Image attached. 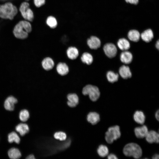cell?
I'll list each match as a JSON object with an SVG mask.
<instances>
[{
	"mask_svg": "<svg viewBox=\"0 0 159 159\" xmlns=\"http://www.w3.org/2000/svg\"><path fill=\"white\" fill-rule=\"evenodd\" d=\"M32 30L31 24L28 21H21L14 26L13 30L14 36L17 39H23L26 38Z\"/></svg>",
	"mask_w": 159,
	"mask_h": 159,
	"instance_id": "cell-1",
	"label": "cell"
},
{
	"mask_svg": "<svg viewBox=\"0 0 159 159\" xmlns=\"http://www.w3.org/2000/svg\"><path fill=\"white\" fill-rule=\"evenodd\" d=\"M17 13V8L11 2L0 5V17L1 18L12 20Z\"/></svg>",
	"mask_w": 159,
	"mask_h": 159,
	"instance_id": "cell-2",
	"label": "cell"
},
{
	"mask_svg": "<svg viewBox=\"0 0 159 159\" xmlns=\"http://www.w3.org/2000/svg\"><path fill=\"white\" fill-rule=\"evenodd\" d=\"M123 152L127 157H132L135 158H140L142 155V150L140 147L137 144L131 143L127 144L124 147Z\"/></svg>",
	"mask_w": 159,
	"mask_h": 159,
	"instance_id": "cell-3",
	"label": "cell"
},
{
	"mask_svg": "<svg viewBox=\"0 0 159 159\" xmlns=\"http://www.w3.org/2000/svg\"><path fill=\"white\" fill-rule=\"evenodd\" d=\"M82 93L84 96H88L93 102L96 101L100 96V92L98 87L91 84H87L82 88Z\"/></svg>",
	"mask_w": 159,
	"mask_h": 159,
	"instance_id": "cell-4",
	"label": "cell"
},
{
	"mask_svg": "<svg viewBox=\"0 0 159 159\" xmlns=\"http://www.w3.org/2000/svg\"><path fill=\"white\" fill-rule=\"evenodd\" d=\"M120 128L117 125L109 127L105 133V139L109 144L112 143L113 141L120 138L121 136Z\"/></svg>",
	"mask_w": 159,
	"mask_h": 159,
	"instance_id": "cell-5",
	"label": "cell"
},
{
	"mask_svg": "<svg viewBox=\"0 0 159 159\" xmlns=\"http://www.w3.org/2000/svg\"><path fill=\"white\" fill-rule=\"evenodd\" d=\"M29 7L28 3L24 2L21 4L19 10L23 17L25 20L29 21H32L34 18V15Z\"/></svg>",
	"mask_w": 159,
	"mask_h": 159,
	"instance_id": "cell-6",
	"label": "cell"
},
{
	"mask_svg": "<svg viewBox=\"0 0 159 159\" xmlns=\"http://www.w3.org/2000/svg\"><path fill=\"white\" fill-rule=\"evenodd\" d=\"M18 102L17 99L12 95L7 97L5 99L4 103V109L9 111H13L15 105Z\"/></svg>",
	"mask_w": 159,
	"mask_h": 159,
	"instance_id": "cell-7",
	"label": "cell"
},
{
	"mask_svg": "<svg viewBox=\"0 0 159 159\" xmlns=\"http://www.w3.org/2000/svg\"><path fill=\"white\" fill-rule=\"evenodd\" d=\"M103 51L106 55L109 58H112L115 56L117 53V49L113 44L107 43L103 47Z\"/></svg>",
	"mask_w": 159,
	"mask_h": 159,
	"instance_id": "cell-8",
	"label": "cell"
},
{
	"mask_svg": "<svg viewBox=\"0 0 159 159\" xmlns=\"http://www.w3.org/2000/svg\"><path fill=\"white\" fill-rule=\"evenodd\" d=\"M87 44L91 50H96L100 47L101 42L100 39L95 36H92L87 40Z\"/></svg>",
	"mask_w": 159,
	"mask_h": 159,
	"instance_id": "cell-9",
	"label": "cell"
},
{
	"mask_svg": "<svg viewBox=\"0 0 159 159\" xmlns=\"http://www.w3.org/2000/svg\"><path fill=\"white\" fill-rule=\"evenodd\" d=\"M15 131L20 137H22L29 133L30 129L28 125L26 122H21L15 127Z\"/></svg>",
	"mask_w": 159,
	"mask_h": 159,
	"instance_id": "cell-10",
	"label": "cell"
},
{
	"mask_svg": "<svg viewBox=\"0 0 159 159\" xmlns=\"http://www.w3.org/2000/svg\"><path fill=\"white\" fill-rule=\"evenodd\" d=\"M55 66L57 73L60 76H65L69 72V66L64 62H59Z\"/></svg>",
	"mask_w": 159,
	"mask_h": 159,
	"instance_id": "cell-11",
	"label": "cell"
},
{
	"mask_svg": "<svg viewBox=\"0 0 159 159\" xmlns=\"http://www.w3.org/2000/svg\"><path fill=\"white\" fill-rule=\"evenodd\" d=\"M67 98L68 100L67 103L69 106L75 107L79 103V98L78 95L75 93H70L67 94Z\"/></svg>",
	"mask_w": 159,
	"mask_h": 159,
	"instance_id": "cell-12",
	"label": "cell"
},
{
	"mask_svg": "<svg viewBox=\"0 0 159 159\" xmlns=\"http://www.w3.org/2000/svg\"><path fill=\"white\" fill-rule=\"evenodd\" d=\"M41 66L45 70L48 71L52 69L55 66L54 62L51 57H44L42 61Z\"/></svg>",
	"mask_w": 159,
	"mask_h": 159,
	"instance_id": "cell-13",
	"label": "cell"
},
{
	"mask_svg": "<svg viewBox=\"0 0 159 159\" xmlns=\"http://www.w3.org/2000/svg\"><path fill=\"white\" fill-rule=\"evenodd\" d=\"M67 58L71 60H74L77 58L79 55L78 49L75 47L71 46L68 47L66 51Z\"/></svg>",
	"mask_w": 159,
	"mask_h": 159,
	"instance_id": "cell-14",
	"label": "cell"
},
{
	"mask_svg": "<svg viewBox=\"0 0 159 159\" xmlns=\"http://www.w3.org/2000/svg\"><path fill=\"white\" fill-rule=\"evenodd\" d=\"M145 138L147 141L150 143H159V134L155 131H148Z\"/></svg>",
	"mask_w": 159,
	"mask_h": 159,
	"instance_id": "cell-15",
	"label": "cell"
},
{
	"mask_svg": "<svg viewBox=\"0 0 159 159\" xmlns=\"http://www.w3.org/2000/svg\"><path fill=\"white\" fill-rule=\"evenodd\" d=\"M148 132L147 127L145 125L137 127L134 129V132L136 137L139 138H145Z\"/></svg>",
	"mask_w": 159,
	"mask_h": 159,
	"instance_id": "cell-16",
	"label": "cell"
},
{
	"mask_svg": "<svg viewBox=\"0 0 159 159\" xmlns=\"http://www.w3.org/2000/svg\"><path fill=\"white\" fill-rule=\"evenodd\" d=\"M7 155L9 158L19 159L21 158V153L19 149L16 147L10 148L7 151Z\"/></svg>",
	"mask_w": 159,
	"mask_h": 159,
	"instance_id": "cell-17",
	"label": "cell"
},
{
	"mask_svg": "<svg viewBox=\"0 0 159 159\" xmlns=\"http://www.w3.org/2000/svg\"><path fill=\"white\" fill-rule=\"evenodd\" d=\"M80 56L81 62L85 64L89 65L93 62V57L90 52H84Z\"/></svg>",
	"mask_w": 159,
	"mask_h": 159,
	"instance_id": "cell-18",
	"label": "cell"
},
{
	"mask_svg": "<svg viewBox=\"0 0 159 159\" xmlns=\"http://www.w3.org/2000/svg\"><path fill=\"white\" fill-rule=\"evenodd\" d=\"M7 140L9 143H14L19 144L21 141L20 136L15 131L9 132L7 135Z\"/></svg>",
	"mask_w": 159,
	"mask_h": 159,
	"instance_id": "cell-19",
	"label": "cell"
},
{
	"mask_svg": "<svg viewBox=\"0 0 159 159\" xmlns=\"http://www.w3.org/2000/svg\"><path fill=\"white\" fill-rule=\"evenodd\" d=\"M87 120L92 125L97 124L100 120V116L96 112H91L87 116Z\"/></svg>",
	"mask_w": 159,
	"mask_h": 159,
	"instance_id": "cell-20",
	"label": "cell"
},
{
	"mask_svg": "<svg viewBox=\"0 0 159 159\" xmlns=\"http://www.w3.org/2000/svg\"><path fill=\"white\" fill-rule=\"evenodd\" d=\"M119 73L120 76L124 79H127L132 77V73L129 67L125 65H122L119 69Z\"/></svg>",
	"mask_w": 159,
	"mask_h": 159,
	"instance_id": "cell-21",
	"label": "cell"
},
{
	"mask_svg": "<svg viewBox=\"0 0 159 159\" xmlns=\"http://www.w3.org/2000/svg\"><path fill=\"white\" fill-rule=\"evenodd\" d=\"M132 55L130 52L125 51L121 53L120 55L121 61L125 64L130 63L132 60Z\"/></svg>",
	"mask_w": 159,
	"mask_h": 159,
	"instance_id": "cell-22",
	"label": "cell"
},
{
	"mask_svg": "<svg viewBox=\"0 0 159 159\" xmlns=\"http://www.w3.org/2000/svg\"><path fill=\"white\" fill-rule=\"evenodd\" d=\"M142 39L146 42L151 41L153 38V34L152 30L150 29H147L140 35Z\"/></svg>",
	"mask_w": 159,
	"mask_h": 159,
	"instance_id": "cell-23",
	"label": "cell"
},
{
	"mask_svg": "<svg viewBox=\"0 0 159 159\" xmlns=\"http://www.w3.org/2000/svg\"><path fill=\"white\" fill-rule=\"evenodd\" d=\"M133 118L137 123L143 124L145 121V117L143 112L141 111H136L133 115Z\"/></svg>",
	"mask_w": 159,
	"mask_h": 159,
	"instance_id": "cell-24",
	"label": "cell"
},
{
	"mask_svg": "<svg viewBox=\"0 0 159 159\" xmlns=\"http://www.w3.org/2000/svg\"><path fill=\"white\" fill-rule=\"evenodd\" d=\"M30 113L27 109L21 110L19 113V118L21 122H26L30 118Z\"/></svg>",
	"mask_w": 159,
	"mask_h": 159,
	"instance_id": "cell-25",
	"label": "cell"
},
{
	"mask_svg": "<svg viewBox=\"0 0 159 159\" xmlns=\"http://www.w3.org/2000/svg\"><path fill=\"white\" fill-rule=\"evenodd\" d=\"M117 45L121 50L124 51L128 49L130 47L129 41L124 38L120 39L117 42Z\"/></svg>",
	"mask_w": 159,
	"mask_h": 159,
	"instance_id": "cell-26",
	"label": "cell"
},
{
	"mask_svg": "<svg viewBox=\"0 0 159 159\" xmlns=\"http://www.w3.org/2000/svg\"><path fill=\"white\" fill-rule=\"evenodd\" d=\"M127 36L130 40L134 42H137L140 39V34L138 30L133 29L128 32Z\"/></svg>",
	"mask_w": 159,
	"mask_h": 159,
	"instance_id": "cell-27",
	"label": "cell"
},
{
	"mask_svg": "<svg viewBox=\"0 0 159 159\" xmlns=\"http://www.w3.org/2000/svg\"><path fill=\"white\" fill-rule=\"evenodd\" d=\"M98 155L101 157H105L108 155L109 150L105 145H101L99 146L97 150Z\"/></svg>",
	"mask_w": 159,
	"mask_h": 159,
	"instance_id": "cell-28",
	"label": "cell"
},
{
	"mask_svg": "<svg viewBox=\"0 0 159 159\" xmlns=\"http://www.w3.org/2000/svg\"><path fill=\"white\" fill-rule=\"evenodd\" d=\"M106 76L108 81L112 83L117 81L119 77L118 74L115 73L111 71L108 72Z\"/></svg>",
	"mask_w": 159,
	"mask_h": 159,
	"instance_id": "cell-29",
	"label": "cell"
},
{
	"mask_svg": "<svg viewBox=\"0 0 159 159\" xmlns=\"http://www.w3.org/2000/svg\"><path fill=\"white\" fill-rule=\"evenodd\" d=\"M46 23L49 27L52 28L56 27L57 25V22L56 19L52 16H49L47 18Z\"/></svg>",
	"mask_w": 159,
	"mask_h": 159,
	"instance_id": "cell-30",
	"label": "cell"
},
{
	"mask_svg": "<svg viewBox=\"0 0 159 159\" xmlns=\"http://www.w3.org/2000/svg\"><path fill=\"white\" fill-rule=\"evenodd\" d=\"M54 138L60 141L65 140L67 138V135L65 133L63 132H55L54 135Z\"/></svg>",
	"mask_w": 159,
	"mask_h": 159,
	"instance_id": "cell-31",
	"label": "cell"
},
{
	"mask_svg": "<svg viewBox=\"0 0 159 159\" xmlns=\"http://www.w3.org/2000/svg\"><path fill=\"white\" fill-rule=\"evenodd\" d=\"M35 5L39 7L43 5L45 3V0H34Z\"/></svg>",
	"mask_w": 159,
	"mask_h": 159,
	"instance_id": "cell-32",
	"label": "cell"
},
{
	"mask_svg": "<svg viewBox=\"0 0 159 159\" xmlns=\"http://www.w3.org/2000/svg\"><path fill=\"white\" fill-rule=\"evenodd\" d=\"M125 1L127 3L135 5L137 4L139 1V0H125Z\"/></svg>",
	"mask_w": 159,
	"mask_h": 159,
	"instance_id": "cell-33",
	"label": "cell"
},
{
	"mask_svg": "<svg viewBox=\"0 0 159 159\" xmlns=\"http://www.w3.org/2000/svg\"><path fill=\"white\" fill-rule=\"evenodd\" d=\"M36 158L34 155L32 153L28 155L25 158V159H35Z\"/></svg>",
	"mask_w": 159,
	"mask_h": 159,
	"instance_id": "cell-34",
	"label": "cell"
},
{
	"mask_svg": "<svg viewBox=\"0 0 159 159\" xmlns=\"http://www.w3.org/2000/svg\"><path fill=\"white\" fill-rule=\"evenodd\" d=\"M107 158L108 159H117L118 158L115 154H110L107 156Z\"/></svg>",
	"mask_w": 159,
	"mask_h": 159,
	"instance_id": "cell-35",
	"label": "cell"
},
{
	"mask_svg": "<svg viewBox=\"0 0 159 159\" xmlns=\"http://www.w3.org/2000/svg\"><path fill=\"white\" fill-rule=\"evenodd\" d=\"M159 110H158L155 112V117L156 119L158 121L159 120Z\"/></svg>",
	"mask_w": 159,
	"mask_h": 159,
	"instance_id": "cell-36",
	"label": "cell"
},
{
	"mask_svg": "<svg viewBox=\"0 0 159 159\" xmlns=\"http://www.w3.org/2000/svg\"><path fill=\"white\" fill-rule=\"evenodd\" d=\"M153 159H158L159 158V155L158 154H155L152 157Z\"/></svg>",
	"mask_w": 159,
	"mask_h": 159,
	"instance_id": "cell-37",
	"label": "cell"
},
{
	"mask_svg": "<svg viewBox=\"0 0 159 159\" xmlns=\"http://www.w3.org/2000/svg\"><path fill=\"white\" fill-rule=\"evenodd\" d=\"M155 47L156 48L159 50V40H158L156 43Z\"/></svg>",
	"mask_w": 159,
	"mask_h": 159,
	"instance_id": "cell-38",
	"label": "cell"
},
{
	"mask_svg": "<svg viewBox=\"0 0 159 159\" xmlns=\"http://www.w3.org/2000/svg\"><path fill=\"white\" fill-rule=\"evenodd\" d=\"M25 0V1H29V0Z\"/></svg>",
	"mask_w": 159,
	"mask_h": 159,
	"instance_id": "cell-39",
	"label": "cell"
}]
</instances>
